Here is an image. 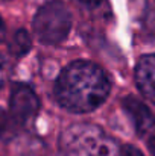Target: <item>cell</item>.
<instances>
[{
    "mask_svg": "<svg viewBox=\"0 0 155 156\" xmlns=\"http://www.w3.org/2000/svg\"><path fill=\"white\" fill-rule=\"evenodd\" d=\"M109 91L111 83L105 71L88 61L68 64L55 83L56 102L75 114L94 111L108 99Z\"/></svg>",
    "mask_w": 155,
    "mask_h": 156,
    "instance_id": "6da1fadb",
    "label": "cell"
},
{
    "mask_svg": "<svg viewBox=\"0 0 155 156\" xmlns=\"http://www.w3.org/2000/svg\"><path fill=\"white\" fill-rule=\"evenodd\" d=\"M59 147L64 156H119L114 140L90 123H78L64 130Z\"/></svg>",
    "mask_w": 155,
    "mask_h": 156,
    "instance_id": "7a4b0ae2",
    "label": "cell"
},
{
    "mask_svg": "<svg viewBox=\"0 0 155 156\" xmlns=\"http://www.w3.org/2000/svg\"><path fill=\"white\" fill-rule=\"evenodd\" d=\"M72 29V15L64 3L49 2L34 17V32L44 44H59Z\"/></svg>",
    "mask_w": 155,
    "mask_h": 156,
    "instance_id": "3957f363",
    "label": "cell"
},
{
    "mask_svg": "<svg viewBox=\"0 0 155 156\" xmlns=\"http://www.w3.org/2000/svg\"><path fill=\"white\" fill-rule=\"evenodd\" d=\"M9 106L12 117L21 127H24L35 120L40 111V100L31 87L24 83H14L11 90Z\"/></svg>",
    "mask_w": 155,
    "mask_h": 156,
    "instance_id": "277c9868",
    "label": "cell"
},
{
    "mask_svg": "<svg viewBox=\"0 0 155 156\" xmlns=\"http://www.w3.org/2000/svg\"><path fill=\"white\" fill-rule=\"evenodd\" d=\"M122 106L125 112L129 115L132 124L135 126V130L140 135H145L151 132L155 127V117L154 114L149 111V108L134 96H126L122 100Z\"/></svg>",
    "mask_w": 155,
    "mask_h": 156,
    "instance_id": "5b68a950",
    "label": "cell"
},
{
    "mask_svg": "<svg viewBox=\"0 0 155 156\" xmlns=\"http://www.w3.org/2000/svg\"><path fill=\"white\" fill-rule=\"evenodd\" d=\"M135 83L140 93L155 103V53L142 56L137 62Z\"/></svg>",
    "mask_w": 155,
    "mask_h": 156,
    "instance_id": "8992f818",
    "label": "cell"
},
{
    "mask_svg": "<svg viewBox=\"0 0 155 156\" xmlns=\"http://www.w3.org/2000/svg\"><path fill=\"white\" fill-rule=\"evenodd\" d=\"M20 127L21 126L17 123V120L12 117L11 112L0 109V140L11 141L12 138H15Z\"/></svg>",
    "mask_w": 155,
    "mask_h": 156,
    "instance_id": "52a82bcc",
    "label": "cell"
},
{
    "mask_svg": "<svg viewBox=\"0 0 155 156\" xmlns=\"http://www.w3.org/2000/svg\"><path fill=\"white\" fill-rule=\"evenodd\" d=\"M31 46H32V41H31V37L26 30L23 29H18L14 35V40H12V50L15 55L18 56H23L31 50Z\"/></svg>",
    "mask_w": 155,
    "mask_h": 156,
    "instance_id": "ba28073f",
    "label": "cell"
},
{
    "mask_svg": "<svg viewBox=\"0 0 155 156\" xmlns=\"http://www.w3.org/2000/svg\"><path fill=\"white\" fill-rule=\"evenodd\" d=\"M122 155L123 156H145L138 149H135L134 146H123L122 147Z\"/></svg>",
    "mask_w": 155,
    "mask_h": 156,
    "instance_id": "9c48e42d",
    "label": "cell"
},
{
    "mask_svg": "<svg viewBox=\"0 0 155 156\" xmlns=\"http://www.w3.org/2000/svg\"><path fill=\"white\" fill-rule=\"evenodd\" d=\"M79 2H81V5H84L88 9H98L105 0H79Z\"/></svg>",
    "mask_w": 155,
    "mask_h": 156,
    "instance_id": "30bf717a",
    "label": "cell"
},
{
    "mask_svg": "<svg viewBox=\"0 0 155 156\" xmlns=\"http://www.w3.org/2000/svg\"><path fill=\"white\" fill-rule=\"evenodd\" d=\"M5 38V24H3V20L0 18V43L3 41Z\"/></svg>",
    "mask_w": 155,
    "mask_h": 156,
    "instance_id": "8fae6325",
    "label": "cell"
},
{
    "mask_svg": "<svg viewBox=\"0 0 155 156\" xmlns=\"http://www.w3.org/2000/svg\"><path fill=\"white\" fill-rule=\"evenodd\" d=\"M149 150H151V153L155 156V136L149 140Z\"/></svg>",
    "mask_w": 155,
    "mask_h": 156,
    "instance_id": "7c38bea8",
    "label": "cell"
}]
</instances>
